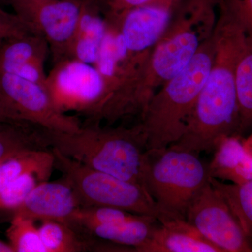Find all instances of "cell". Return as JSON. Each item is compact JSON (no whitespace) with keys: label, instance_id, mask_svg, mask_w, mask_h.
I'll use <instances>...</instances> for the list:
<instances>
[{"label":"cell","instance_id":"f546056e","mask_svg":"<svg viewBox=\"0 0 252 252\" xmlns=\"http://www.w3.org/2000/svg\"><path fill=\"white\" fill-rule=\"evenodd\" d=\"M243 142L248 148H250L252 150V132L250 133L248 138H247L246 140H243Z\"/></svg>","mask_w":252,"mask_h":252},{"label":"cell","instance_id":"9a60e30c","mask_svg":"<svg viewBox=\"0 0 252 252\" xmlns=\"http://www.w3.org/2000/svg\"><path fill=\"white\" fill-rule=\"evenodd\" d=\"M241 137H225L217 146L213 158L208 164L210 177L237 185L252 180V150Z\"/></svg>","mask_w":252,"mask_h":252},{"label":"cell","instance_id":"d6986e66","mask_svg":"<svg viewBox=\"0 0 252 252\" xmlns=\"http://www.w3.org/2000/svg\"><path fill=\"white\" fill-rule=\"evenodd\" d=\"M51 149H26L0 164V193L25 174L32 172H50L55 169Z\"/></svg>","mask_w":252,"mask_h":252},{"label":"cell","instance_id":"4316f807","mask_svg":"<svg viewBox=\"0 0 252 252\" xmlns=\"http://www.w3.org/2000/svg\"><path fill=\"white\" fill-rule=\"evenodd\" d=\"M243 23L247 34H252V0H224Z\"/></svg>","mask_w":252,"mask_h":252},{"label":"cell","instance_id":"8992f818","mask_svg":"<svg viewBox=\"0 0 252 252\" xmlns=\"http://www.w3.org/2000/svg\"><path fill=\"white\" fill-rule=\"evenodd\" d=\"M45 87L60 112L83 116L88 123L104 121L109 93L94 64L74 58L55 63L46 76Z\"/></svg>","mask_w":252,"mask_h":252},{"label":"cell","instance_id":"52a82bcc","mask_svg":"<svg viewBox=\"0 0 252 252\" xmlns=\"http://www.w3.org/2000/svg\"><path fill=\"white\" fill-rule=\"evenodd\" d=\"M1 102L10 124H31L48 130L74 132L82 124L75 115L60 112L45 86L0 73Z\"/></svg>","mask_w":252,"mask_h":252},{"label":"cell","instance_id":"6da1fadb","mask_svg":"<svg viewBox=\"0 0 252 252\" xmlns=\"http://www.w3.org/2000/svg\"><path fill=\"white\" fill-rule=\"evenodd\" d=\"M219 2L220 0H187L172 16L142 69L126 89V102L135 115L141 117L154 94L187 67L213 34Z\"/></svg>","mask_w":252,"mask_h":252},{"label":"cell","instance_id":"9c48e42d","mask_svg":"<svg viewBox=\"0 0 252 252\" xmlns=\"http://www.w3.org/2000/svg\"><path fill=\"white\" fill-rule=\"evenodd\" d=\"M186 220L222 252H252V240L210 181L192 199Z\"/></svg>","mask_w":252,"mask_h":252},{"label":"cell","instance_id":"603a6c76","mask_svg":"<svg viewBox=\"0 0 252 252\" xmlns=\"http://www.w3.org/2000/svg\"><path fill=\"white\" fill-rule=\"evenodd\" d=\"M35 220L12 217L6 236L14 252H46Z\"/></svg>","mask_w":252,"mask_h":252},{"label":"cell","instance_id":"83f0119b","mask_svg":"<svg viewBox=\"0 0 252 252\" xmlns=\"http://www.w3.org/2000/svg\"><path fill=\"white\" fill-rule=\"evenodd\" d=\"M0 252H14V250L9 243L0 240Z\"/></svg>","mask_w":252,"mask_h":252},{"label":"cell","instance_id":"1f68e13d","mask_svg":"<svg viewBox=\"0 0 252 252\" xmlns=\"http://www.w3.org/2000/svg\"><path fill=\"white\" fill-rule=\"evenodd\" d=\"M5 1H8L9 3L12 2V1H16V0H5Z\"/></svg>","mask_w":252,"mask_h":252},{"label":"cell","instance_id":"8fae6325","mask_svg":"<svg viewBox=\"0 0 252 252\" xmlns=\"http://www.w3.org/2000/svg\"><path fill=\"white\" fill-rule=\"evenodd\" d=\"M79 207L72 186L62 177L36 186L23 203L15 209L12 215L35 221L53 220L67 223Z\"/></svg>","mask_w":252,"mask_h":252},{"label":"cell","instance_id":"7a4b0ae2","mask_svg":"<svg viewBox=\"0 0 252 252\" xmlns=\"http://www.w3.org/2000/svg\"><path fill=\"white\" fill-rule=\"evenodd\" d=\"M42 133L49 149L94 170L142 185L141 167L147 141L141 123L131 127L87 123L74 132L42 127Z\"/></svg>","mask_w":252,"mask_h":252},{"label":"cell","instance_id":"4fadbf2b","mask_svg":"<svg viewBox=\"0 0 252 252\" xmlns=\"http://www.w3.org/2000/svg\"><path fill=\"white\" fill-rule=\"evenodd\" d=\"M138 252H222L185 219L167 218L159 222Z\"/></svg>","mask_w":252,"mask_h":252},{"label":"cell","instance_id":"ac0fdd59","mask_svg":"<svg viewBox=\"0 0 252 252\" xmlns=\"http://www.w3.org/2000/svg\"><path fill=\"white\" fill-rule=\"evenodd\" d=\"M239 135L252 132V34H247L235 72Z\"/></svg>","mask_w":252,"mask_h":252},{"label":"cell","instance_id":"cb8c5ba5","mask_svg":"<svg viewBox=\"0 0 252 252\" xmlns=\"http://www.w3.org/2000/svg\"><path fill=\"white\" fill-rule=\"evenodd\" d=\"M52 173L32 172L15 180L0 193V210L14 212L36 186L49 181Z\"/></svg>","mask_w":252,"mask_h":252},{"label":"cell","instance_id":"ffe728a7","mask_svg":"<svg viewBox=\"0 0 252 252\" xmlns=\"http://www.w3.org/2000/svg\"><path fill=\"white\" fill-rule=\"evenodd\" d=\"M26 149H50L41 127L31 124H6L0 130V164Z\"/></svg>","mask_w":252,"mask_h":252},{"label":"cell","instance_id":"d4e9b609","mask_svg":"<svg viewBox=\"0 0 252 252\" xmlns=\"http://www.w3.org/2000/svg\"><path fill=\"white\" fill-rule=\"evenodd\" d=\"M31 34L38 33L16 13L0 9V43Z\"/></svg>","mask_w":252,"mask_h":252},{"label":"cell","instance_id":"5b68a950","mask_svg":"<svg viewBox=\"0 0 252 252\" xmlns=\"http://www.w3.org/2000/svg\"><path fill=\"white\" fill-rule=\"evenodd\" d=\"M55 169L72 186L80 207L105 206L163 219L160 207L144 186L94 170L51 149Z\"/></svg>","mask_w":252,"mask_h":252},{"label":"cell","instance_id":"7402d4cb","mask_svg":"<svg viewBox=\"0 0 252 252\" xmlns=\"http://www.w3.org/2000/svg\"><path fill=\"white\" fill-rule=\"evenodd\" d=\"M143 215L105 206L79 207L73 213L67 224L76 230L91 225L120 224L138 220Z\"/></svg>","mask_w":252,"mask_h":252},{"label":"cell","instance_id":"5bb4252c","mask_svg":"<svg viewBox=\"0 0 252 252\" xmlns=\"http://www.w3.org/2000/svg\"><path fill=\"white\" fill-rule=\"evenodd\" d=\"M107 11L97 0H86L69 58L94 64L109 29Z\"/></svg>","mask_w":252,"mask_h":252},{"label":"cell","instance_id":"ba28073f","mask_svg":"<svg viewBox=\"0 0 252 252\" xmlns=\"http://www.w3.org/2000/svg\"><path fill=\"white\" fill-rule=\"evenodd\" d=\"M86 0H16L15 13L48 43L54 63L67 59Z\"/></svg>","mask_w":252,"mask_h":252},{"label":"cell","instance_id":"e0dca14e","mask_svg":"<svg viewBox=\"0 0 252 252\" xmlns=\"http://www.w3.org/2000/svg\"><path fill=\"white\" fill-rule=\"evenodd\" d=\"M38 226L46 252H95L97 238L79 233L67 223L44 220Z\"/></svg>","mask_w":252,"mask_h":252},{"label":"cell","instance_id":"277c9868","mask_svg":"<svg viewBox=\"0 0 252 252\" xmlns=\"http://www.w3.org/2000/svg\"><path fill=\"white\" fill-rule=\"evenodd\" d=\"M141 177L164 214L161 221L170 217L186 220L189 204L210 177L208 165L198 154L167 147L145 151Z\"/></svg>","mask_w":252,"mask_h":252},{"label":"cell","instance_id":"2e32d148","mask_svg":"<svg viewBox=\"0 0 252 252\" xmlns=\"http://www.w3.org/2000/svg\"><path fill=\"white\" fill-rule=\"evenodd\" d=\"M158 220L154 217L143 215L138 220L120 224L91 225L78 230L94 238L130 247L137 250L147 243Z\"/></svg>","mask_w":252,"mask_h":252},{"label":"cell","instance_id":"30bf717a","mask_svg":"<svg viewBox=\"0 0 252 252\" xmlns=\"http://www.w3.org/2000/svg\"><path fill=\"white\" fill-rule=\"evenodd\" d=\"M174 10L142 6L119 11L107 9L120 32L130 74H137L151 51L167 29Z\"/></svg>","mask_w":252,"mask_h":252},{"label":"cell","instance_id":"44dd1931","mask_svg":"<svg viewBox=\"0 0 252 252\" xmlns=\"http://www.w3.org/2000/svg\"><path fill=\"white\" fill-rule=\"evenodd\" d=\"M210 182L229 205L245 233L252 240V180L237 185L210 177Z\"/></svg>","mask_w":252,"mask_h":252},{"label":"cell","instance_id":"484cf974","mask_svg":"<svg viewBox=\"0 0 252 252\" xmlns=\"http://www.w3.org/2000/svg\"><path fill=\"white\" fill-rule=\"evenodd\" d=\"M182 0H107L108 9L119 11L142 6H157L175 9Z\"/></svg>","mask_w":252,"mask_h":252},{"label":"cell","instance_id":"d6a6232c","mask_svg":"<svg viewBox=\"0 0 252 252\" xmlns=\"http://www.w3.org/2000/svg\"><path fill=\"white\" fill-rule=\"evenodd\" d=\"M0 1H1V0H0ZM3 1H5V0H3Z\"/></svg>","mask_w":252,"mask_h":252},{"label":"cell","instance_id":"f1b7e54d","mask_svg":"<svg viewBox=\"0 0 252 252\" xmlns=\"http://www.w3.org/2000/svg\"><path fill=\"white\" fill-rule=\"evenodd\" d=\"M0 124H9L6 117L4 111H3L2 106L1 102V89H0Z\"/></svg>","mask_w":252,"mask_h":252},{"label":"cell","instance_id":"3957f363","mask_svg":"<svg viewBox=\"0 0 252 252\" xmlns=\"http://www.w3.org/2000/svg\"><path fill=\"white\" fill-rule=\"evenodd\" d=\"M215 52L213 33L187 67L154 94L141 116L147 149L169 147L183 135L212 67Z\"/></svg>","mask_w":252,"mask_h":252},{"label":"cell","instance_id":"7c38bea8","mask_svg":"<svg viewBox=\"0 0 252 252\" xmlns=\"http://www.w3.org/2000/svg\"><path fill=\"white\" fill-rule=\"evenodd\" d=\"M49 45L40 34H31L0 44V73L13 74L45 86L44 64Z\"/></svg>","mask_w":252,"mask_h":252},{"label":"cell","instance_id":"4dcf8cb0","mask_svg":"<svg viewBox=\"0 0 252 252\" xmlns=\"http://www.w3.org/2000/svg\"><path fill=\"white\" fill-rule=\"evenodd\" d=\"M5 125H6V124H0V130H1V129L4 127Z\"/></svg>","mask_w":252,"mask_h":252}]
</instances>
